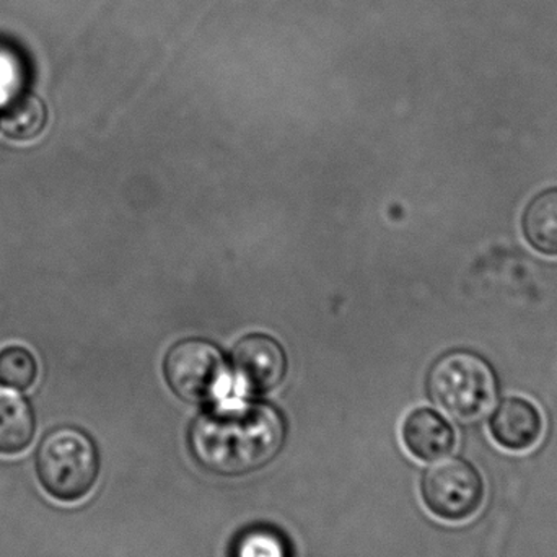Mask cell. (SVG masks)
I'll list each match as a JSON object with an SVG mask.
<instances>
[{
	"label": "cell",
	"instance_id": "1",
	"mask_svg": "<svg viewBox=\"0 0 557 557\" xmlns=\"http://www.w3.org/2000/svg\"><path fill=\"white\" fill-rule=\"evenodd\" d=\"M287 437L281 412L270 405L231 403L199 416L189 429L193 457L218 476H245L276 460Z\"/></svg>",
	"mask_w": 557,
	"mask_h": 557
},
{
	"label": "cell",
	"instance_id": "2",
	"mask_svg": "<svg viewBox=\"0 0 557 557\" xmlns=\"http://www.w3.org/2000/svg\"><path fill=\"white\" fill-rule=\"evenodd\" d=\"M35 465L39 483L59 503H78L87 497L100 474L97 445L75 428H58L46 434Z\"/></svg>",
	"mask_w": 557,
	"mask_h": 557
},
{
	"label": "cell",
	"instance_id": "3",
	"mask_svg": "<svg viewBox=\"0 0 557 557\" xmlns=\"http://www.w3.org/2000/svg\"><path fill=\"white\" fill-rule=\"evenodd\" d=\"M428 392L451 418L476 421L496 398V373L480 354L454 350L435 360L428 375Z\"/></svg>",
	"mask_w": 557,
	"mask_h": 557
},
{
	"label": "cell",
	"instance_id": "4",
	"mask_svg": "<svg viewBox=\"0 0 557 557\" xmlns=\"http://www.w3.org/2000/svg\"><path fill=\"white\" fill-rule=\"evenodd\" d=\"M422 503L444 522L473 519L486 499V481L481 471L460 457L438 458L422 474Z\"/></svg>",
	"mask_w": 557,
	"mask_h": 557
},
{
	"label": "cell",
	"instance_id": "5",
	"mask_svg": "<svg viewBox=\"0 0 557 557\" xmlns=\"http://www.w3.org/2000/svg\"><path fill=\"white\" fill-rule=\"evenodd\" d=\"M170 388L189 403H208L224 388L221 350L202 339H186L169 350L163 363Z\"/></svg>",
	"mask_w": 557,
	"mask_h": 557
},
{
	"label": "cell",
	"instance_id": "6",
	"mask_svg": "<svg viewBox=\"0 0 557 557\" xmlns=\"http://www.w3.org/2000/svg\"><path fill=\"white\" fill-rule=\"evenodd\" d=\"M232 367L242 388L253 395H264L284 379L287 359L273 337L251 334L234 347Z\"/></svg>",
	"mask_w": 557,
	"mask_h": 557
},
{
	"label": "cell",
	"instance_id": "7",
	"mask_svg": "<svg viewBox=\"0 0 557 557\" xmlns=\"http://www.w3.org/2000/svg\"><path fill=\"white\" fill-rule=\"evenodd\" d=\"M491 437L504 450L525 451L535 447L545 431V419L535 403L523 396H507L491 414Z\"/></svg>",
	"mask_w": 557,
	"mask_h": 557
},
{
	"label": "cell",
	"instance_id": "8",
	"mask_svg": "<svg viewBox=\"0 0 557 557\" xmlns=\"http://www.w3.org/2000/svg\"><path fill=\"white\" fill-rule=\"evenodd\" d=\"M401 441L412 457L435 461L454 450L457 434L444 416L431 408H418L403 421Z\"/></svg>",
	"mask_w": 557,
	"mask_h": 557
},
{
	"label": "cell",
	"instance_id": "9",
	"mask_svg": "<svg viewBox=\"0 0 557 557\" xmlns=\"http://www.w3.org/2000/svg\"><path fill=\"white\" fill-rule=\"evenodd\" d=\"M522 234L536 253L557 258V186L530 199L523 209Z\"/></svg>",
	"mask_w": 557,
	"mask_h": 557
},
{
	"label": "cell",
	"instance_id": "10",
	"mask_svg": "<svg viewBox=\"0 0 557 557\" xmlns=\"http://www.w3.org/2000/svg\"><path fill=\"white\" fill-rule=\"evenodd\" d=\"M36 418L32 405L13 389H0V455H18L33 442Z\"/></svg>",
	"mask_w": 557,
	"mask_h": 557
},
{
	"label": "cell",
	"instance_id": "11",
	"mask_svg": "<svg viewBox=\"0 0 557 557\" xmlns=\"http://www.w3.org/2000/svg\"><path fill=\"white\" fill-rule=\"evenodd\" d=\"M48 124V108L36 95L22 91L0 108V131L15 143H29L41 136Z\"/></svg>",
	"mask_w": 557,
	"mask_h": 557
},
{
	"label": "cell",
	"instance_id": "12",
	"mask_svg": "<svg viewBox=\"0 0 557 557\" xmlns=\"http://www.w3.org/2000/svg\"><path fill=\"white\" fill-rule=\"evenodd\" d=\"M38 379V360L32 350L22 346H9L0 350V385L10 389L32 388Z\"/></svg>",
	"mask_w": 557,
	"mask_h": 557
},
{
	"label": "cell",
	"instance_id": "13",
	"mask_svg": "<svg viewBox=\"0 0 557 557\" xmlns=\"http://www.w3.org/2000/svg\"><path fill=\"white\" fill-rule=\"evenodd\" d=\"M231 557H290V548L277 530L253 527L235 540Z\"/></svg>",
	"mask_w": 557,
	"mask_h": 557
},
{
	"label": "cell",
	"instance_id": "14",
	"mask_svg": "<svg viewBox=\"0 0 557 557\" xmlns=\"http://www.w3.org/2000/svg\"><path fill=\"white\" fill-rule=\"evenodd\" d=\"M25 69L22 59L12 49L0 46V103L22 94Z\"/></svg>",
	"mask_w": 557,
	"mask_h": 557
}]
</instances>
